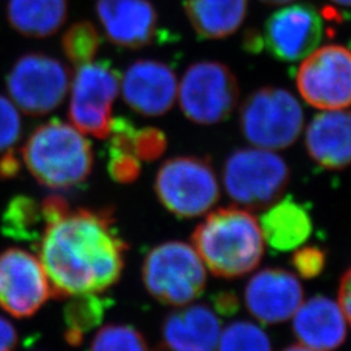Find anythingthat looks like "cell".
Masks as SVG:
<instances>
[{
    "label": "cell",
    "mask_w": 351,
    "mask_h": 351,
    "mask_svg": "<svg viewBox=\"0 0 351 351\" xmlns=\"http://www.w3.org/2000/svg\"><path fill=\"white\" fill-rule=\"evenodd\" d=\"M297 88L304 101L319 110L351 106V50L329 45L311 52L300 65Z\"/></svg>",
    "instance_id": "cell-12"
},
{
    "label": "cell",
    "mask_w": 351,
    "mask_h": 351,
    "mask_svg": "<svg viewBox=\"0 0 351 351\" xmlns=\"http://www.w3.org/2000/svg\"><path fill=\"white\" fill-rule=\"evenodd\" d=\"M303 110L288 90L262 88L252 91L239 110V129L252 146L284 150L301 134Z\"/></svg>",
    "instance_id": "cell-6"
},
{
    "label": "cell",
    "mask_w": 351,
    "mask_h": 351,
    "mask_svg": "<svg viewBox=\"0 0 351 351\" xmlns=\"http://www.w3.org/2000/svg\"><path fill=\"white\" fill-rule=\"evenodd\" d=\"M132 145L139 162H152L162 156L167 147V138L160 129L134 128Z\"/></svg>",
    "instance_id": "cell-29"
},
{
    "label": "cell",
    "mask_w": 351,
    "mask_h": 351,
    "mask_svg": "<svg viewBox=\"0 0 351 351\" xmlns=\"http://www.w3.org/2000/svg\"><path fill=\"white\" fill-rule=\"evenodd\" d=\"M324 36L323 17L313 4L298 3L272 13L264 23L262 36L247 38L246 47L267 51L285 63L300 62L314 52Z\"/></svg>",
    "instance_id": "cell-9"
},
{
    "label": "cell",
    "mask_w": 351,
    "mask_h": 351,
    "mask_svg": "<svg viewBox=\"0 0 351 351\" xmlns=\"http://www.w3.org/2000/svg\"><path fill=\"white\" fill-rule=\"evenodd\" d=\"M282 351H317L314 350V349H311V348H307V346H304V345H302V343H295V345H290L288 348H285Z\"/></svg>",
    "instance_id": "cell-36"
},
{
    "label": "cell",
    "mask_w": 351,
    "mask_h": 351,
    "mask_svg": "<svg viewBox=\"0 0 351 351\" xmlns=\"http://www.w3.org/2000/svg\"><path fill=\"white\" fill-rule=\"evenodd\" d=\"M23 123L17 106L0 95V155L13 151L21 138Z\"/></svg>",
    "instance_id": "cell-28"
},
{
    "label": "cell",
    "mask_w": 351,
    "mask_h": 351,
    "mask_svg": "<svg viewBox=\"0 0 351 351\" xmlns=\"http://www.w3.org/2000/svg\"><path fill=\"white\" fill-rule=\"evenodd\" d=\"M247 0H186L185 12L202 39L230 37L243 24Z\"/></svg>",
    "instance_id": "cell-21"
},
{
    "label": "cell",
    "mask_w": 351,
    "mask_h": 351,
    "mask_svg": "<svg viewBox=\"0 0 351 351\" xmlns=\"http://www.w3.org/2000/svg\"><path fill=\"white\" fill-rule=\"evenodd\" d=\"M20 159L14 150L10 151L0 158V178H12L20 172Z\"/></svg>",
    "instance_id": "cell-35"
},
{
    "label": "cell",
    "mask_w": 351,
    "mask_h": 351,
    "mask_svg": "<svg viewBox=\"0 0 351 351\" xmlns=\"http://www.w3.org/2000/svg\"><path fill=\"white\" fill-rule=\"evenodd\" d=\"M62 46L66 59L80 66L94 60L101 49V36L91 23L81 21L66 30Z\"/></svg>",
    "instance_id": "cell-26"
},
{
    "label": "cell",
    "mask_w": 351,
    "mask_h": 351,
    "mask_svg": "<svg viewBox=\"0 0 351 351\" xmlns=\"http://www.w3.org/2000/svg\"><path fill=\"white\" fill-rule=\"evenodd\" d=\"M108 162V172L114 181L129 184L138 178L141 162L134 155L120 151H110Z\"/></svg>",
    "instance_id": "cell-31"
},
{
    "label": "cell",
    "mask_w": 351,
    "mask_h": 351,
    "mask_svg": "<svg viewBox=\"0 0 351 351\" xmlns=\"http://www.w3.org/2000/svg\"><path fill=\"white\" fill-rule=\"evenodd\" d=\"M142 281L156 301L181 307L199 298L207 285V268L186 242H164L146 255Z\"/></svg>",
    "instance_id": "cell-4"
},
{
    "label": "cell",
    "mask_w": 351,
    "mask_h": 351,
    "mask_svg": "<svg viewBox=\"0 0 351 351\" xmlns=\"http://www.w3.org/2000/svg\"><path fill=\"white\" fill-rule=\"evenodd\" d=\"M97 13L114 46L137 50L159 34V17L150 0H98Z\"/></svg>",
    "instance_id": "cell-16"
},
{
    "label": "cell",
    "mask_w": 351,
    "mask_h": 351,
    "mask_svg": "<svg viewBox=\"0 0 351 351\" xmlns=\"http://www.w3.org/2000/svg\"><path fill=\"white\" fill-rule=\"evenodd\" d=\"M40 204L46 226L38 241V259L51 297L99 294L114 285L124 269L126 243L113 230L110 211H73L60 195Z\"/></svg>",
    "instance_id": "cell-1"
},
{
    "label": "cell",
    "mask_w": 351,
    "mask_h": 351,
    "mask_svg": "<svg viewBox=\"0 0 351 351\" xmlns=\"http://www.w3.org/2000/svg\"><path fill=\"white\" fill-rule=\"evenodd\" d=\"M293 332L300 343L317 351H333L348 336V322L337 302L314 295L293 315Z\"/></svg>",
    "instance_id": "cell-17"
},
{
    "label": "cell",
    "mask_w": 351,
    "mask_h": 351,
    "mask_svg": "<svg viewBox=\"0 0 351 351\" xmlns=\"http://www.w3.org/2000/svg\"><path fill=\"white\" fill-rule=\"evenodd\" d=\"M177 97L190 121L213 125L226 121L237 107L239 81L226 64L198 62L186 69Z\"/></svg>",
    "instance_id": "cell-8"
},
{
    "label": "cell",
    "mask_w": 351,
    "mask_h": 351,
    "mask_svg": "<svg viewBox=\"0 0 351 351\" xmlns=\"http://www.w3.org/2000/svg\"><path fill=\"white\" fill-rule=\"evenodd\" d=\"M120 88L126 104L143 116L168 112L178 93L175 72L167 64L147 59L129 65Z\"/></svg>",
    "instance_id": "cell-15"
},
{
    "label": "cell",
    "mask_w": 351,
    "mask_h": 351,
    "mask_svg": "<svg viewBox=\"0 0 351 351\" xmlns=\"http://www.w3.org/2000/svg\"><path fill=\"white\" fill-rule=\"evenodd\" d=\"M45 226L42 204L25 195L14 197L5 207L1 219L4 236L17 241H39Z\"/></svg>",
    "instance_id": "cell-24"
},
{
    "label": "cell",
    "mask_w": 351,
    "mask_h": 351,
    "mask_svg": "<svg viewBox=\"0 0 351 351\" xmlns=\"http://www.w3.org/2000/svg\"><path fill=\"white\" fill-rule=\"evenodd\" d=\"M261 1L264 3V4H267V5H281V4L290 3L293 0H261Z\"/></svg>",
    "instance_id": "cell-37"
},
{
    "label": "cell",
    "mask_w": 351,
    "mask_h": 351,
    "mask_svg": "<svg viewBox=\"0 0 351 351\" xmlns=\"http://www.w3.org/2000/svg\"><path fill=\"white\" fill-rule=\"evenodd\" d=\"M51 287L40 261L23 249L0 254V307L14 317H30L49 301Z\"/></svg>",
    "instance_id": "cell-13"
},
{
    "label": "cell",
    "mask_w": 351,
    "mask_h": 351,
    "mask_svg": "<svg viewBox=\"0 0 351 351\" xmlns=\"http://www.w3.org/2000/svg\"><path fill=\"white\" fill-rule=\"evenodd\" d=\"M68 17V0H8L7 19L13 29L29 38L58 33Z\"/></svg>",
    "instance_id": "cell-22"
},
{
    "label": "cell",
    "mask_w": 351,
    "mask_h": 351,
    "mask_svg": "<svg viewBox=\"0 0 351 351\" xmlns=\"http://www.w3.org/2000/svg\"><path fill=\"white\" fill-rule=\"evenodd\" d=\"M221 333L219 316L207 304H185L167 315L162 326L169 351H216Z\"/></svg>",
    "instance_id": "cell-18"
},
{
    "label": "cell",
    "mask_w": 351,
    "mask_h": 351,
    "mask_svg": "<svg viewBox=\"0 0 351 351\" xmlns=\"http://www.w3.org/2000/svg\"><path fill=\"white\" fill-rule=\"evenodd\" d=\"M326 264V252L319 246L306 245L298 247L291 256V265L298 276L313 280L322 275Z\"/></svg>",
    "instance_id": "cell-30"
},
{
    "label": "cell",
    "mask_w": 351,
    "mask_h": 351,
    "mask_svg": "<svg viewBox=\"0 0 351 351\" xmlns=\"http://www.w3.org/2000/svg\"><path fill=\"white\" fill-rule=\"evenodd\" d=\"M21 158L38 182L65 190L85 182L93 171V146L75 126L53 119L29 136Z\"/></svg>",
    "instance_id": "cell-3"
},
{
    "label": "cell",
    "mask_w": 351,
    "mask_h": 351,
    "mask_svg": "<svg viewBox=\"0 0 351 351\" xmlns=\"http://www.w3.org/2000/svg\"><path fill=\"white\" fill-rule=\"evenodd\" d=\"M19 342V335L12 323L0 316V351H13Z\"/></svg>",
    "instance_id": "cell-34"
},
{
    "label": "cell",
    "mask_w": 351,
    "mask_h": 351,
    "mask_svg": "<svg viewBox=\"0 0 351 351\" xmlns=\"http://www.w3.org/2000/svg\"><path fill=\"white\" fill-rule=\"evenodd\" d=\"M332 1L343 7H351V0H332Z\"/></svg>",
    "instance_id": "cell-38"
},
{
    "label": "cell",
    "mask_w": 351,
    "mask_h": 351,
    "mask_svg": "<svg viewBox=\"0 0 351 351\" xmlns=\"http://www.w3.org/2000/svg\"><path fill=\"white\" fill-rule=\"evenodd\" d=\"M243 301L247 311L263 324H280L293 317L303 302L301 281L282 268H264L246 284Z\"/></svg>",
    "instance_id": "cell-14"
},
{
    "label": "cell",
    "mask_w": 351,
    "mask_h": 351,
    "mask_svg": "<svg viewBox=\"0 0 351 351\" xmlns=\"http://www.w3.org/2000/svg\"><path fill=\"white\" fill-rule=\"evenodd\" d=\"M228 197L246 210H264L278 201L290 181L287 162L265 149H239L223 168Z\"/></svg>",
    "instance_id": "cell-5"
},
{
    "label": "cell",
    "mask_w": 351,
    "mask_h": 351,
    "mask_svg": "<svg viewBox=\"0 0 351 351\" xmlns=\"http://www.w3.org/2000/svg\"><path fill=\"white\" fill-rule=\"evenodd\" d=\"M71 90L68 116L72 125L95 138H108L112 104L120 91L119 72L108 62L80 65Z\"/></svg>",
    "instance_id": "cell-11"
},
{
    "label": "cell",
    "mask_w": 351,
    "mask_h": 351,
    "mask_svg": "<svg viewBox=\"0 0 351 351\" xmlns=\"http://www.w3.org/2000/svg\"><path fill=\"white\" fill-rule=\"evenodd\" d=\"M193 247L206 268L220 278H239L262 261L264 242L259 220L239 206L208 213L191 236Z\"/></svg>",
    "instance_id": "cell-2"
},
{
    "label": "cell",
    "mask_w": 351,
    "mask_h": 351,
    "mask_svg": "<svg viewBox=\"0 0 351 351\" xmlns=\"http://www.w3.org/2000/svg\"><path fill=\"white\" fill-rule=\"evenodd\" d=\"M158 199L182 219L208 213L220 198L217 176L211 164L197 156H176L159 168L155 177Z\"/></svg>",
    "instance_id": "cell-7"
},
{
    "label": "cell",
    "mask_w": 351,
    "mask_h": 351,
    "mask_svg": "<svg viewBox=\"0 0 351 351\" xmlns=\"http://www.w3.org/2000/svg\"><path fill=\"white\" fill-rule=\"evenodd\" d=\"M306 150L315 163L329 171L351 165V111L316 114L306 132Z\"/></svg>",
    "instance_id": "cell-19"
},
{
    "label": "cell",
    "mask_w": 351,
    "mask_h": 351,
    "mask_svg": "<svg viewBox=\"0 0 351 351\" xmlns=\"http://www.w3.org/2000/svg\"><path fill=\"white\" fill-rule=\"evenodd\" d=\"M88 351H150L143 335L134 326L108 324L97 332Z\"/></svg>",
    "instance_id": "cell-27"
},
{
    "label": "cell",
    "mask_w": 351,
    "mask_h": 351,
    "mask_svg": "<svg viewBox=\"0 0 351 351\" xmlns=\"http://www.w3.org/2000/svg\"><path fill=\"white\" fill-rule=\"evenodd\" d=\"M216 351H272V343L261 326L237 320L221 330Z\"/></svg>",
    "instance_id": "cell-25"
},
{
    "label": "cell",
    "mask_w": 351,
    "mask_h": 351,
    "mask_svg": "<svg viewBox=\"0 0 351 351\" xmlns=\"http://www.w3.org/2000/svg\"><path fill=\"white\" fill-rule=\"evenodd\" d=\"M71 298L72 301L64 310L65 339L72 346H80L88 332L99 326L110 301L98 295V293Z\"/></svg>",
    "instance_id": "cell-23"
},
{
    "label": "cell",
    "mask_w": 351,
    "mask_h": 351,
    "mask_svg": "<svg viewBox=\"0 0 351 351\" xmlns=\"http://www.w3.org/2000/svg\"><path fill=\"white\" fill-rule=\"evenodd\" d=\"M259 226L264 242L274 250H295L313 233V219L307 207L291 195L281 197L265 208Z\"/></svg>",
    "instance_id": "cell-20"
},
{
    "label": "cell",
    "mask_w": 351,
    "mask_h": 351,
    "mask_svg": "<svg viewBox=\"0 0 351 351\" xmlns=\"http://www.w3.org/2000/svg\"><path fill=\"white\" fill-rule=\"evenodd\" d=\"M337 303L345 315L346 322L351 326V267L345 271L339 280Z\"/></svg>",
    "instance_id": "cell-33"
},
{
    "label": "cell",
    "mask_w": 351,
    "mask_h": 351,
    "mask_svg": "<svg viewBox=\"0 0 351 351\" xmlns=\"http://www.w3.org/2000/svg\"><path fill=\"white\" fill-rule=\"evenodd\" d=\"M213 308L224 316H232L239 310V298L233 291H220L213 295Z\"/></svg>",
    "instance_id": "cell-32"
},
{
    "label": "cell",
    "mask_w": 351,
    "mask_h": 351,
    "mask_svg": "<svg viewBox=\"0 0 351 351\" xmlns=\"http://www.w3.org/2000/svg\"><path fill=\"white\" fill-rule=\"evenodd\" d=\"M71 88V73L60 60L46 53L21 56L7 75V90L21 111L42 116L63 103Z\"/></svg>",
    "instance_id": "cell-10"
}]
</instances>
